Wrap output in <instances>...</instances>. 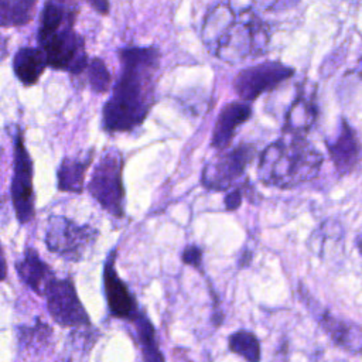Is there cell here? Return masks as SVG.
<instances>
[{
  "label": "cell",
  "mask_w": 362,
  "mask_h": 362,
  "mask_svg": "<svg viewBox=\"0 0 362 362\" xmlns=\"http://www.w3.org/2000/svg\"><path fill=\"white\" fill-rule=\"evenodd\" d=\"M120 75L102 109V127L124 133L139 127L154 105L160 52L154 47H127L119 51Z\"/></svg>",
  "instance_id": "6da1fadb"
},
{
  "label": "cell",
  "mask_w": 362,
  "mask_h": 362,
  "mask_svg": "<svg viewBox=\"0 0 362 362\" xmlns=\"http://www.w3.org/2000/svg\"><path fill=\"white\" fill-rule=\"evenodd\" d=\"M321 164V153L303 136L286 134L263 150L257 174L263 184L293 188L315 178Z\"/></svg>",
  "instance_id": "7a4b0ae2"
},
{
  "label": "cell",
  "mask_w": 362,
  "mask_h": 362,
  "mask_svg": "<svg viewBox=\"0 0 362 362\" xmlns=\"http://www.w3.org/2000/svg\"><path fill=\"white\" fill-rule=\"evenodd\" d=\"M269 41L270 33L266 23L247 8L235 17L233 23L218 40L212 54L228 64H238L246 58L264 55Z\"/></svg>",
  "instance_id": "3957f363"
},
{
  "label": "cell",
  "mask_w": 362,
  "mask_h": 362,
  "mask_svg": "<svg viewBox=\"0 0 362 362\" xmlns=\"http://www.w3.org/2000/svg\"><path fill=\"white\" fill-rule=\"evenodd\" d=\"M78 16L66 18L58 27L48 31H38L40 48L47 57L48 66L81 75L88 66V54L83 38L74 30Z\"/></svg>",
  "instance_id": "277c9868"
},
{
  "label": "cell",
  "mask_w": 362,
  "mask_h": 362,
  "mask_svg": "<svg viewBox=\"0 0 362 362\" xmlns=\"http://www.w3.org/2000/svg\"><path fill=\"white\" fill-rule=\"evenodd\" d=\"M123 156L110 147L105 150L95 164L88 182L90 197L110 216L122 219L124 216V187H123Z\"/></svg>",
  "instance_id": "5b68a950"
},
{
  "label": "cell",
  "mask_w": 362,
  "mask_h": 362,
  "mask_svg": "<svg viewBox=\"0 0 362 362\" xmlns=\"http://www.w3.org/2000/svg\"><path fill=\"white\" fill-rule=\"evenodd\" d=\"M99 229L89 223H78L74 219L52 214L47 219L44 242L47 249L68 260L79 262L95 246Z\"/></svg>",
  "instance_id": "8992f818"
},
{
  "label": "cell",
  "mask_w": 362,
  "mask_h": 362,
  "mask_svg": "<svg viewBox=\"0 0 362 362\" xmlns=\"http://www.w3.org/2000/svg\"><path fill=\"white\" fill-rule=\"evenodd\" d=\"M11 204L17 221L28 223L35 216L34 163L24 143V133L16 127L13 137V175L10 182Z\"/></svg>",
  "instance_id": "52a82bcc"
},
{
  "label": "cell",
  "mask_w": 362,
  "mask_h": 362,
  "mask_svg": "<svg viewBox=\"0 0 362 362\" xmlns=\"http://www.w3.org/2000/svg\"><path fill=\"white\" fill-rule=\"evenodd\" d=\"M45 304L49 317L62 328H89L92 320L83 307L71 277L54 279L45 290Z\"/></svg>",
  "instance_id": "ba28073f"
},
{
  "label": "cell",
  "mask_w": 362,
  "mask_h": 362,
  "mask_svg": "<svg viewBox=\"0 0 362 362\" xmlns=\"http://www.w3.org/2000/svg\"><path fill=\"white\" fill-rule=\"evenodd\" d=\"M294 75V69L277 61H266L238 72L233 88L243 102L257 99Z\"/></svg>",
  "instance_id": "9c48e42d"
},
{
  "label": "cell",
  "mask_w": 362,
  "mask_h": 362,
  "mask_svg": "<svg viewBox=\"0 0 362 362\" xmlns=\"http://www.w3.org/2000/svg\"><path fill=\"white\" fill-rule=\"evenodd\" d=\"M253 144H239L230 151L214 157L202 170V184L215 191L228 189L240 178L255 156Z\"/></svg>",
  "instance_id": "30bf717a"
},
{
  "label": "cell",
  "mask_w": 362,
  "mask_h": 362,
  "mask_svg": "<svg viewBox=\"0 0 362 362\" xmlns=\"http://www.w3.org/2000/svg\"><path fill=\"white\" fill-rule=\"evenodd\" d=\"M116 249L110 250L103 264V291L109 314L113 318L130 321L132 324L143 314L139 310L137 301L127 288L126 283L119 277L115 267Z\"/></svg>",
  "instance_id": "8fae6325"
},
{
  "label": "cell",
  "mask_w": 362,
  "mask_h": 362,
  "mask_svg": "<svg viewBox=\"0 0 362 362\" xmlns=\"http://www.w3.org/2000/svg\"><path fill=\"white\" fill-rule=\"evenodd\" d=\"M16 272L18 279L40 297H44L49 283L57 277L34 247H25L23 257L16 262Z\"/></svg>",
  "instance_id": "7c38bea8"
},
{
  "label": "cell",
  "mask_w": 362,
  "mask_h": 362,
  "mask_svg": "<svg viewBox=\"0 0 362 362\" xmlns=\"http://www.w3.org/2000/svg\"><path fill=\"white\" fill-rule=\"evenodd\" d=\"M328 151L337 171L341 175L352 173L359 164L362 148L355 132L345 119L341 122V130L337 139L332 143H328Z\"/></svg>",
  "instance_id": "4fadbf2b"
},
{
  "label": "cell",
  "mask_w": 362,
  "mask_h": 362,
  "mask_svg": "<svg viewBox=\"0 0 362 362\" xmlns=\"http://www.w3.org/2000/svg\"><path fill=\"white\" fill-rule=\"evenodd\" d=\"M252 115L250 105L246 102L228 103L219 113L211 144L218 150L226 148L235 137V133L240 124H243Z\"/></svg>",
  "instance_id": "5bb4252c"
},
{
  "label": "cell",
  "mask_w": 362,
  "mask_h": 362,
  "mask_svg": "<svg viewBox=\"0 0 362 362\" xmlns=\"http://www.w3.org/2000/svg\"><path fill=\"white\" fill-rule=\"evenodd\" d=\"M95 157L90 148L82 157H64L57 168V187L62 192L81 194L85 187V175Z\"/></svg>",
  "instance_id": "9a60e30c"
},
{
  "label": "cell",
  "mask_w": 362,
  "mask_h": 362,
  "mask_svg": "<svg viewBox=\"0 0 362 362\" xmlns=\"http://www.w3.org/2000/svg\"><path fill=\"white\" fill-rule=\"evenodd\" d=\"M47 66V57L37 47H23L13 58L14 75L24 86L35 85Z\"/></svg>",
  "instance_id": "2e32d148"
},
{
  "label": "cell",
  "mask_w": 362,
  "mask_h": 362,
  "mask_svg": "<svg viewBox=\"0 0 362 362\" xmlns=\"http://www.w3.org/2000/svg\"><path fill=\"white\" fill-rule=\"evenodd\" d=\"M317 117V107L311 96L298 95L290 105L286 122L284 133L291 136H304L314 124Z\"/></svg>",
  "instance_id": "e0dca14e"
},
{
  "label": "cell",
  "mask_w": 362,
  "mask_h": 362,
  "mask_svg": "<svg viewBox=\"0 0 362 362\" xmlns=\"http://www.w3.org/2000/svg\"><path fill=\"white\" fill-rule=\"evenodd\" d=\"M236 14L233 13L232 7L228 4H218L215 8L209 11L206 16L201 34L202 41L208 51L212 52L214 47L216 45L218 40L223 35V33L228 30V27L233 23Z\"/></svg>",
  "instance_id": "ac0fdd59"
},
{
  "label": "cell",
  "mask_w": 362,
  "mask_h": 362,
  "mask_svg": "<svg viewBox=\"0 0 362 362\" xmlns=\"http://www.w3.org/2000/svg\"><path fill=\"white\" fill-rule=\"evenodd\" d=\"M321 325L338 345L344 346L349 352L362 354V329L358 325L338 321L327 313L322 315Z\"/></svg>",
  "instance_id": "d6986e66"
},
{
  "label": "cell",
  "mask_w": 362,
  "mask_h": 362,
  "mask_svg": "<svg viewBox=\"0 0 362 362\" xmlns=\"http://www.w3.org/2000/svg\"><path fill=\"white\" fill-rule=\"evenodd\" d=\"M38 0H0V27H17L28 24Z\"/></svg>",
  "instance_id": "ffe728a7"
},
{
  "label": "cell",
  "mask_w": 362,
  "mask_h": 362,
  "mask_svg": "<svg viewBox=\"0 0 362 362\" xmlns=\"http://www.w3.org/2000/svg\"><path fill=\"white\" fill-rule=\"evenodd\" d=\"M137 342L140 345L144 362H164V358L158 349L157 341H156V332L154 327L150 322V320L141 314L134 322Z\"/></svg>",
  "instance_id": "44dd1931"
},
{
  "label": "cell",
  "mask_w": 362,
  "mask_h": 362,
  "mask_svg": "<svg viewBox=\"0 0 362 362\" xmlns=\"http://www.w3.org/2000/svg\"><path fill=\"white\" fill-rule=\"evenodd\" d=\"M52 337V328L37 318V322L31 327L18 328V342L24 348L44 349Z\"/></svg>",
  "instance_id": "7402d4cb"
},
{
  "label": "cell",
  "mask_w": 362,
  "mask_h": 362,
  "mask_svg": "<svg viewBox=\"0 0 362 362\" xmlns=\"http://www.w3.org/2000/svg\"><path fill=\"white\" fill-rule=\"evenodd\" d=\"M229 349L243 356L247 362L260 361V345L257 338L249 331H238L229 337Z\"/></svg>",
  "instance_id": "603a6c76"
},
{
  "label": "cell",
  "mask_w": 362,
  "mask_h": 362,
  "mask_svg": "<svg viewBox=\"0 0 362 362\" xmlns=\"http://www.w3.org/2000/svg\"><path fill=\"white\" fill-rule=\"evenodd\" d=\"M88 82L95 93H105L112 83V75L103 59L95 57L88 62Z\"/></svg>",
  "instance_id": "cb8c5ba5"
},
{
  "label": "cell",
  "mask_w": 362,
  "mask_h": 362,
  "mask_svg": "<svg viewBox=\"0 0 362 362\" xmlns=\"http://www.w3.org/2000/svg\"><path fill=\"white\" fill-rule=\"evenodd\" d=\"M300 0H255V3L269 11H276V10H284L288 7H293L297 4Z\"/></svg>",
  "instance_id": "d4e9b609"
},
{
  "label": "cell",
  "mask_w": 362,
  "mask_h": 362,
  "mask_svg": "<svg viewBox=\"0 0 362 362\" xmlns=\"http://www.w3.org/2000/svg\"><path fill=\"white\" fill-rule=\"evenodd\" d=\"M201 259H202V255H201L199 247H197V246H188L182 253V262L185 264H189L194 267L201 266Z\"/></svg>",
  "instance_id": "484cf974"
},
{
  "label": "cell",
  "mask_w": 362,
  "mask_h": 362,
  "mask_svg": "<svg viewBox=\"0 0 362 362\" xmlns=\"http://www.w3.org/2000/svg\"><path fill=\"white\" fill-rule=\"evenodd\" d=\"M52 1L64 3V4H72L74 0H52ZM79 1L88 3V4H89L96 13H99V14H107V13H109V8H110L109 0H79Z\"/></svg>",
  "instance_id": "4316f807"
},
{
  "label": "cell",
  "mask_w": 362,
  "mask_h": 362,
  "mask_svg": "<svg viewBox=\"0 0 362 362\" xmlns=\"http://www.w3.org/2000/svg\"><path fill=\"white\" fill-rule=\"evenodd\" d=\"M240 204H242V194H240L239 189H233L225 197V205L229 211H233V209L239 208Z\"/></svg>",
  "instance_id": "83f0119b"
},
{
  "label": "cell",
  "mask_w": 362,
  "mask_h": 362,
  "mask_svg": "<svg viewBox=\"0 0 362 362\" xmlns=\"http://www.w3.org/2000/svg\"><path fill=\"white\" fill-rule=\"evenodd\" d=\"M7 277V262H6V256L1 247V242H0V283L4 281Z\"/></svg>",
  "instance_id": "f1b7e54d"
},
{
  "label": "cell",
  "mask_w": 362,
  "mask_h": 362,
  "mask_svg": "<svg viewBox=\"0 0 362 362\" xmlns=\"http://www.w3.org/2000/svg\"><path fill=\"white\" fill-rule=\"evenodd\" d=\"M356 245H358V247H359V250H361V253H362V239H359Z\"/></svg>",
  "instance_id": "f546056e"
}]
</instances>
